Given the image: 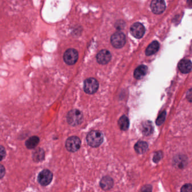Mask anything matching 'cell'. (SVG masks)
<instances>
[{"instance_id": "obj_6", "label": "cell", "mask_w": 192, "mask_h": 192, "mask_svg": "<svg viewBox=\"0 0 192 192\" xmlns=\"http://www.w3.org/2000/svg\"><path fill=\"white\" fill-rule=\"evenodd\" d=\"M63 59L67 64L73 65L79 59V53L73 48L68 49L64 54Z\"/></svg>"}, {"instance_id": "obj_3", "label": "cell", "mask_w": 192, "mask_h": 192, "mask_svg": "<svg viewBox=\"0 0 192 192\" xmlns=\"http://www.w3.org/2000/svg\"><path fill=\"white\" fill-rule=\"evenodd\" d=\"M126 37L122 32H116L111 36L110 42L113 46L117 48L123 47L126 44Z\"/></svg>"}, {"instance_id": "obj_18", "label": "cell", "mask_w": 192, "mask_h": 192, "mask_svg": "<svg viewBox=\"0 0 192 192\" xmlns=\"http://www.w3.org/2000/svg\"><path fill=\"white\" fill-rule=\"evenodd\" d=\"M143 132L144 134H145L146 135H148L152 132L153 127L152 126V123L150 121L145 122V123L143 124Z\"/></svg>"}, {"instance_id": "obj_12", "label": "cell", "mask_w": 192, "mask_h": 192, "mask_svg": "<svg viewBox=\"0 0 192 192\" xmlns=\"http://www.w3.org/2000/svg\"><path fill=\"white\" fill-rule=\"evenodd\" d=\"M100 185L104 190H108L113 187V180L109 176H105L101 180Z\"/></svg>"}, {"instance_id": "obj_5", "label": "cell", "mask_w": 192, "mask_h": 192, "mask_svg": "<svg viewBox=\"0 0 192 192\" xmlns=\"http://www.w3.org/2000/svg\"><path fill=\"white\" fill-rule=\"evenodd\" d=\"M84 90L88 94L95 93L99 88V83L96 79L93 78L87 79L84 82Z\"/></svg>"}, {"instance_id": "obj_23", "label": "cell", "mask_w": 192, "mask_h": 192, "mask_svg": "<svg viewBox=\"0 0 192 192\" xmlns=\"http://www.w3.org/2000/svg\"><path fill=\"white\" fill-rule=\"evenodd\" d=\"M162 156V155L161 152H158V153H156V154L154 155V157L153 158L154 161L155 162H158L161 158Z\"/></svg>"}, {"instance_id": "obj_22", "label": "cell", "mask_w": 192, "mask_h": 192, "mask_svg": "<svg viewBox=\"0 0 192 192\" xmlns=\"http://www.w3.org/2000/svg\"><path fill=\"white\" fill-rule=\"evenodd\" d=\"M181 192H192V185L191 184H186L183 186L181 189Z\"/></svg>"}, {"instance_id": "obj_9", "label": "cell", "mask_w": 192, "mask_h": 192, "mask_svg": "<svg viewBox=\"0 0 192 192\" xmlns=\"http://www.w3.org/2000/svg\"><path fill=\"white\" fill-rule=\"evenodd\" d=\"M132 35L136 39H141L145 33V29L144 26L140 23H135L130 28Z\"/></svg>"}, {"instance_id": "obj_4", "label": "cell", "mask_w": 192, "mask_h": 192, "mask_svg": "<svg viewBox=\"0 0 192 192\" xmlns=\"http://www.w3.org/2000/svg\"><path fill=\"white\" fill-rule=\"evenodd\" d=\"M81 140L77 136H71L68 138L66 142L67 149L70 152L77 151L81 147Z\"/></svg>"}, {"instance_id": "obj_15", "label": "cell", "mask_w": 192, "mask_h": 192, "mask_svg": "<svg viewBox=\"0 0 192 192\" xmlns=\"http://www.w3.org/2000/svg\"><path fill=\"white\" fill-rule=\"evenodd\" d=\"M135 150L139 154L144 153L148 148V145L145 141H140L135 145Z\"/></svg>"}, {"instance_id": "obj_20", "label": "cell", "mask_w": 192, "mask_h": 192, "mask_svg": "<svg viewBox=\"0 0 192 192\" xmlns=\"http://www.w3.org/2000/svg\"><path fill=\"white\" fill-rule=\"evenodd\" d=\"M166 112H163L159 115V116L158 117L157 120H156V122L157 125H161L164 122L165 120V118H166Z\"/></svg>"}, {"instance_id": "obj_24", "label": "cell", "mask_w": 192, "mask_h": 192, "mask_svg": "<svg viewBox=\"0 0 192 192\" xmlns=\"http://www.w3.org/2000/svg\"><path fill=\"white\" fill-rule=\"evenodd\" d=\"M5 174V169L4 166L0 165V179L2 178Z\"/></svg>"}, {"instance_id": "obj_16", "label": "cell", "mask_w": 192, "mask_h": 192, "mask_svg": "<svg viewBox=\"0 0 192 192\" xmlns=\"http://www.w3.org/2000/svg\"><path fill=\"white\" fill-rule=\"evenodd\" d=\"M39 142V138L36 136H33L26 140V145L28 149H33L38 145Z\"/></svg>"}, {"instance_id": "obj_7", "label": "cell", "mask_w": 192, "mask_h": 192, "mask_svg": "<svg viewBox=\"0 0 192 192\" xmlns=\"http://www.w3.org/2000/svg\"><path fill=\"white\" fill-rule=\"evenodd\" d=\"M53 175L48 170H44L38 175V181L42 186H47L51 183Z\"/></svg>"}, {"instance_id": "obj_14", "label": "cell", "mask_w": 192, "mask_h": 192, "mask_svg": "<svg viewBox=\"0 0 192 192\" xmlns=\"http://www.w3.org/2000/svg\"><path fill=\"white\" fill-rule=\"evenodd\" d=\"M159 48V44L158 43V42L154 41L148 46V48H147L145 51V54L148 56L153 55L158 51Z\"/></svg>"}, {"instance_id": "obj_17", "label": "cell", "mask_w": 192, "mask_h": 192, "mask_svg": "<svg viewBox=\"0 0 192 192\" xmlns=\"http://www.w3.org/2000/svg\"><path fill=\"white\" fill-rule=\"evenodd\" d=\"M118 125L122 131H126L129 127V120L126 116H122L118 121Z\"/></svg>"}, {"instance_id": "obj_1", "label": "cell", "mask_w": 192, "mask_h": 192, "mask_svg": "<svg viewBox=\"0 0 192 192\" xmlns=\"http://www.w3.org/2000/svg\"><path fill=\"white\" fill-rule=\"evenodd\" d=\"M86 140L90 146L96 148L103 143V135L100 131H92L88 134Z\"/></svg>"}, {"instance_id": "obj_11", "label": "cell", "mask_w": 192, "mask_h": 192, "mask_svg": "<svg viewBox=\"0 0 192 192\" xmlns=\"http://www.w3.org/2000/svg\"><path fill=\"white\" fill-rule=\"evenodd\" d=\"M178 68L181 72L188 73L192 70V62L188 59H183L179 62Z\"/></svg>"}, {"instance_id": "obj_13", "label": "cell", "mask_w": 192, "mask_h": 192, "mask_svg": "<svg viewBox=\"0 0 192 192\" xmlns=\"http://www.w3.org/2000/svg\"><path fill=\"white\" fill-rule=\"evenodd\" d=\"M147 67L144 65L140 66L135 70L134 76L135 78L138 79H142L147 73Z\"/></svg>"}, {"instance_id": "obj_21", "label": "cell", "mask_w": 192, "mask_h": 192, "mask_svg": "<svg viewBox=\"0 0 192 192\" xmlns=\"http://www.w3.org/2000/svg\"><path fill=\"white\" fill-rule=\"evenodd\" d=\"M6 156V150L4 147L2 145H0V161L4 159Z\"/></svg>"}, {"instance_id": "obj_19", "label": "cell", "mask_w": 192, "mask_h": 192, "mask_svg": "<svg viewBox=\"0 0 192 192\" xmlns=\"http://www.w3.org/2000/svg\"><path fill=\"white\" fill-rule=\"evenodd\" d=\"M44 151L42 149H39L38 150L35 151V153L33 154V159L36 161H39L44 159Z\"/></svg>"}, {"instance_id": "obj_2", "label": "cell", "mask_w": 192, "mask_h": 192, "mask_svg": "<svg viewBox=\"0 0 192 192\" xmlns=\"http://www.w3.org/2000/svg\"><path fill=\"white\" fill-rule=\"evenodd\" d=\"M67 119L70 125L73 126H77L83 121V114L78 109H73L68 112Z\"/></svg>"}, {"instance_id": "obj_8", "label": "cell", "mask_w": 192, "mask_h": 192, "mask_svg": "<svg viewBox=\"0 0 192 192\" xmlns=\"http://www.w3.org/2000/svg\"><path fill=\"white\" fill-rule=\"evenodd\" d=\"M150 8L153 13L160 14L166 9V4L164 0H152L150 4Z\"/></svg>"}, {"instance_id": "obj_10", "label": "cell", "mask_w": 192, "mask_h": 192, "mask_svg": "<svg viewBox=\"0 0 192 192\" xmlns=\"http://www.w3.org/2000/svg\"><path fill=\"white\" fill-rule=\"evenodd\" d=\"M111 57V54L107 50H101L96 55L97 61L101 64H106L109 63Z\"/></svg>"}]
</instances>
